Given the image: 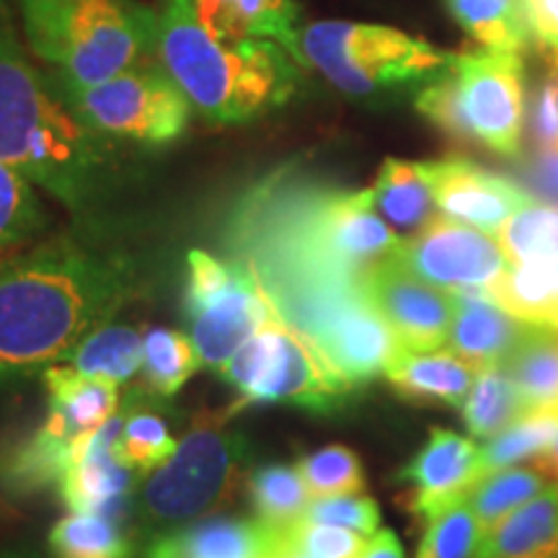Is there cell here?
I'll return each mask as SVG.
<instances>
[{"label":"cell","mask_w":558,"mask_h":558,"mask_svg":"<svg viewBox=\"0 0 558 558\" xmlns=\"http://www.w3.org/2000/svg\"><path fill=\"white\" fill-rule=\"evenodd\" d=\"M373 207L401 233H418L435 218V194L424 163L388 158L380 166L373 190Z\"/></svg>","instance_id":"cb8c5ba5"},{"label":"cell","mask_w":558,"mask_h":558,"mask_svg":"<svg viewBox=\"0 0 558 558\" xmlns=\"http://www.w3.org/2000/svg\"><path fill=\"white\" fill-rule=\"evenodd\" d=\"M179 442L171 437L169 427L153 411H130L117 458L132 471H156L177 452Z\"/></svg>","instance_id":"74e56055"},{"label":"cell","mask_w":558,"mask_h":558,"mask_svg":"<svg viewBox=\"0 0 558 558\" xmlns=\"http://www.w3.org/2000/svg\"><path fill=\"white\" fill-rule=\"evenodd\" d=\"M535 465H538V469L546 473L550 481H556L558 484V432H556L554 442L548 445V450L543 452L538 460H535Z\"/></svg>","instance_id":"f6af8a7d"},{"label":"cell","mask_w":558,"mask_h":558,"mask_svg":"<svg viewBox=\"0 0 558 558\" xmlns=\"http://www.w3.org/2000/svg\"><path fill=\"white\" fill-rule=\"evenodd\" d=\"M26 58L11 21L0 24V160L70 209L99 197L109 156Z\"/></svg>","instance_id":"3957f363"},{"label":"cell","mask_w":558,"mask_h":558,"mask_svg":"<svg viewBox=\"0 0 558 558\" xmlns=\"http://www.w3.org/2000/svg\"><path fill=\"white\" fill-rule=\"evenodd\" d=\"M32 52L54 81L94 86L158 52V13L132 0H16Z\"/></svg>","instance_id":"5b68a950"},{"label":"cell","mask_w":558,"mask_h":558,"mask_svg":"<svg viewBox=\"0 0 558 558\" xmlns=\"http://www.w3.org/2000/svg\"><path fill=\"white\" fill-rule=\"evenodd\" d=\"M300 520L347 527L369 538L380 527V507L367 494H339V497L313 499Z\"/></svg>","instance_id":"f35d334b"},{"label":"cell","mask_w":558,"mask_h":558,"mask_svg":"<svg viewBox=\"0 0 558 558\" xmlns=\"http://www.w3.org/2000/svg\"><path fill=\"white\" fill-rule=\"evenodd\" d=\"M522 9L538 45L558 60V0H522Z\"/></svg>","instance_id":"b9f144b4"},{"label":"cell","mask_w":558,"mask_h":558,"mask_svg":"<svg viewBox=\"0 0 558 558\" xmlns=\"http://www.w3.org/2000/svg\"><path fill=\"white\" fill-rule=\"evenodd\" d=\"M235 246L271 298L303 288L362 284L401 246L373 194L318 190L277 179L243 202Z\"/></svg>","instance_id":"6da1fadb"},{"label":"cell","mask_w":558,"mask_h":558,"mask_svg":"<svg viewBox=\"0 0 558 558\" xmlns=\"http://www.w3.org/2000/svg\"><path fill=\"white\" fill-rule=\"evenodd\" d=\"M452 295H456V318L448 339L452 352L478 369L505 365L525 331V320L501 308L488 292L469 290Z\"/></svg>","instance_id":"d6986e66"},{"label":"cell","mask_w":558,"mask_h":558,"mask_svg":"<svg viewBox=\"0 0 558 558\" xmlns=\"http://www.w3.org/2000/svg\"><path fill=\"white\" fill-rule=\"evenodd\" d=\"M558 432V409H533L512 422L497 437L486 439L481 448L484 458V471H505L520 465L522 460H538L548 445L554 442Z\"/></svg>","instance_id":"d6a6232c"},{"label":"cell","mask_w":558,"mask_h":558,"mask_svg":"<svg viewBox=\"0 0 558 558\" xmlns=\"http://www.w3.org/2000/svg\"><path fill=\"white\" fill-rule=\"evenodd\" d=\"M184 305L202 365L215 369L279 316L275 298L246 262H222L207 251L190 254Z\"/></svg>","instance_id":"7c38bea8"},{"label":"cell","mask_w":558,"mask_h":558,"mask_svg":"<svg viewBox=\"0 0 558 558\" xmlns=\"http://www.w3.org/2000/svg\"><path fill=\"white\" fill-rule=\"evenodd\" d=\"M282 541L292 548L303 550L313 558H360L365 548V535L337 525H318V522L298 520L292 525L277 530Z\"/></svg>","instance_id":"ab89813d"},{"label":"cell","mask_w":558,"mask_h":558,"mask_svg":"<svg viewBox=\"0 0 558 558\" xmlns=\"http://www.w3.org/2000/svg\"><path fill=\"white\" fill-rule=\"evenodd\" d=\"M478 367L456 352H407L401 349L386 369V378L401 399L418 407H463L469 399Z\"/></svg>","instance_id":"44dd1931"},{"label":"cell","mask_w":558,"mask_h":558,"mask_svg":"<svg viewBox=\"0 0 558 558\" xmlns=\"http://www.w3.org/2000/svg\"><path fill=\"white\" fill-rule=\"evenodd\" d=\"M360 558H407V554H403L399 535L390 527H383L375 535H369Z\"/></svg>","instance_id":"ee69618b"},{"label":"cell","mask_w":558,"mask_h":558,"mask_svg":"<svg viewBox=\"0 0 558 558\" xmlns=\"http://www.w3.org/2000/svg\"><path fill=\"white\" fill-rule=\"evenodd\" d=\"M295 469L308 486L311 497H339L365 492V469L357 452L347 445H326L298 460Z\"/></svg>","instance_id":"8d00e7d4"},{"label":"cell","mask_w":558,"mask_h":558,"mask_svg":"<svg viewBox=\"0 0 558 558\" xmlns=\"http://www.w3.org/2000/svg\"><path fill=\"white\" fill-rule=\"evenodd\" d=\"M525 173L533 192L550 207H558V148H535Z\"/></svg>","instance_id":"7bdbcfd3"},{"label":"cell","mask_w":558,"mask_h":558,"mask_svg":"<svg viewBox=\"0 0 558 558\" xmlns=\"http://www.w3.org/2000/svg\"><path fill=\"white\" fill-rule=\"evenodd\" d=\"M269 558H313V556L303 554V550H298V548H292L290 543L282 541V535H279L275 530V546H271Z\"/></svg>","instance_id":"bcb514c9"},{"label":"cell","mask_w":558,"mask_h":558,"mask_svg":"<svg viewBox=\"0 0 558 558\" xmlns=\"http://www.w3.org/2000/svg\"><path fill=\"white\" fill-rule=\"evenodd\" d=\"M9 21H11L9 3H5V0H0V24H9Z\"/></svg>","instance_id":"c3c4849f"},{"label":"cell","mask_w":558,"mask_h":558,"mask_svg":"<svg viewBox=\"0 0 558 558\" xmlns=\"http://www.w3.org/2000/svg\"><path fill=\"white\" fill-rule=\"evenodd\" d=\"M362 288L407 352H435L448 344L456 295L416 277L393 256L367 271Z\"/></svg>","instance_id":"9a60e30c"},{"label":"cell","mask_w":558,"mask_h":558,"mask_svg":"<svg viewBox=\"0 0 558 558\" xmlns=\"http://www.w3.org/2000/svg\"><path fill=\"white\" fill-rule=\"evenodd\" d=\"M450 16L486 50L522 52L530 45V26L522 0H445Z\"/></svg>","instance_id":"4316f807"},{"label":"cell","mask_w":558,"mask_h":558,"mask_svg":"<svg viewBox=\"0 0 558 558\" xmlns=\"http://www.w3.org/2000/svg\"><path fill=\"white\" fill-rule=\"evenodd\" d=\"M199 24L222 41H275L300 60L295 0H192Z\"/></svg>","instance_id":"ac0fdd59"},{"label":"cell","mask_w":558,"mask_h":558,"mask_svg":"<svg viewBox=\"0 0 558 558\" xmlns=\"http://www.w3.org/2000/svg\"><path fill=\"white\" fill-rule=\"evenodd\" d=\"M550 484L546 473L538 465H514V469L486 473L476 486L471 488L469 505L481 522L484 535L497 527L501 520L509 518L514 509L527 505Z\"/></svg>","instance_id":"f546056e"},{"label":"cell","mask_w":558,"mask_h":558,"mask_svg":"<svg viewBox=\"0 0 558 558\" xmlns=\"http://www.w3.org/2000/svg\"><path fill=\"white\" fill-rule=\"evenodd\" d=\"M393 259L448 292H488L507 271L505 251L492 235L445 215L401 239Z\"/></svg>","instance_id":"5bb4252c"},{"label":"cell","mask_w":558,"mask_h":558,"mask_svg":"<svg viewBox=\"0 0 558 558\" xmlns=\"http://www.w3.org/2000/svg\"><path fill=\"white\" fill-rule=\"evenodd\" d=\"M251 452L243 435L220 414H202L173 456L145 481L143 512L153 522H186L215 512L235 497Z\"/></svg>","instance_id":"9c48e42d"},{"label":"cell","mask_w":558,"mask_h":558,"mask_svg":"<svg viewBox=\"0 0 558 558\" xmlns=\"http://www.w3.org/2000/svg\"><path fill=\"white\" fill-rule=\"evenodd\" d=\"M73 465V442L52 435L41 424L37 435H32L24 445L11 452L9 460L0 469V481L5 492L26 497L52 484H60Z\"/></svg>","instance_id":"484cf974"},{"label":"cell","mask_w":558,"mask_h":558,"mask_svg":"<svg viewBox=\"0 0 558 558\" xmlns=\"http://www.w3.org/2000/svg\"><path fill=\"white\" fill-rule=\"evenodd\" d=\"M275 530L259 520L215 518L153 541L148 558H269Z\"/></svg>","instance_id":"7402d4cb"},{"label":"cell","mask_w":558,"mask_h":558,"mask_svg":"<svg viewBox=\"0 0 558 558\" xmlns=\"http://www.w3.org/2000/svg\"><path fill=\"white\" fill-rule=\"evenodd\" d=\"M54 558H130L132 541L114 522L94 514H68L50 530Z\"/></svg>","instance_id":"e575fe53"},{"label":"cell","mask_w":558,"mask_h":558,"mask_svg":"<svg viewBox=\"0 0 558 558\" xmlns=\"http://www.w3.org/2000/svg\"><path fill=\"white\" fill-rule=\"evenodd\" d=\"M128 295V264L78 243H47L0 262V378L68 357Z\"/></svg>","instance_id":"7a4b0ae2"},{"label":"cell","mask_w":558,"mask_h":558,"mask_svg":"<svg viewBox=\"0 0 558 558\" xmlns=\"http://www.w3.org/2000/svg\"><path fill=\"white\" fill-rule=\"evenodd\" d=\"M62 101L99 137L166 145L184 135L192 104L163 65H137L94 86L54 81Z\"/></svg>","instance_id":"8fae6325"},{"label":"cell","mask_w":558,"mask_h":558,"mask_svg":"<svg viewBox=\"0 0 558 558\" xmlns=\"http://www.w3.org/2000/svg\"><path fill=\"white\" fill-rule=\"evenodd\" d=\"M246 486L256 520L271 530H282L298 522L303 518L305 507L311 505V492L295 465H262L251 473Z\"/></svg>","instance_id":"4dcf8cb0"},{"label":"cell","mask_w":558,"mask_h":558,"mask_svg":"<svg viewBox=\"0 0 558 558\" xmlns=\"http://www.w3.org/2000/svg\"><path fill=\"white\" fill-rule=\"evenodd\" d=\"M484 530L469 505L460 499L456 505L427 520L416 558H478Z\"/></svg>","instance_id":"d590c367"},{"label":"cell","mask_w":558,"mask_h":558,"mask_svg":"<svg viewBox=\"0 0 558 558\" xmlns=\"http://www.w3.org/2000/svg\"><path fill=\"white\" fill-rule=\"evenodd\" d=\"M300 60L349 96L386 94L432 81L452 54L407 32L357 21H318L298 34Z\"/></svg>","instance_id":"52a82bcc"},{"label":"cell","mask_w":558,"mask_h":558,"mask_svg":"<svg viewBox=\"0 0 558 558\" xmlns=\"http://www.w3.org/2000/svg\"><path fill=\"white\" fill-rule=\"evenodd\" d=\"M45 386L50 393L45 427L68 442L104 427L120 407L114 380L88 378L73 367H47Z\"/></svg>","instance_id":"ffe728a7"},{"label":"cell","mask_w":558,"mask_h":558,"mask_svg":"<svg viewBox=\"0 0 558 558\" xmlns=\"http://www.w3.org/2000/svg\"><path fill=\"white\" fill-rule=\"evenodd\" d=\"M478 558H558V484L514 509L484 535Z\"/></svg>","instance_id":"603a6c76"},{"label":"cell","mask_w":558,"mask_h":558,"mask_svg":"<svg viewBox=\"0 0 558 558\" xmlns=\"http://www.w3.org/2000/svg\"><path fill=\"white\" fill-rule=\"evenodd\" d=\"M145 339L130 326H101L68 354L70 367L88 378L130 380L143 367Z\"/></svg>","instance_id":"83f0119b"},{"label":"cell","mask_w":558,"mask_h":558,"mask_svg":"<svg viewBox=\"0 0 558 558\" xmlns=\"http://www.w3.org/2000/svg\"><path fill=\"white\" fill-rule=\"evenodd\" d=\"M535 148H558V60L548 58V73L535 90L533 104Z\"/></svg>","instance_id":"60d3db41"},{"label":"cell","mask_w":558,"mask_h":558,"mask_svg":"<svg viewBox=\"0 0 558 558\" xmlns=\"http://www.w3.org/2000/svg\"><path fill=\"white\" fill-rule=\"evenodd\" d=\"M199 354L194 349L192 337L173 329H150L145 333V357H143V375L145 388L153 396L171 399L186 380L197 373Z\"/></svg>","instance_id":"1f68e13d"},{"label":"cell","mask_w":558,"mask_h":558,"mask_svg":"<svg viewBox=\"0 0 558 558\" xmlns=\"http://www.w3.org/2000/svg\"><path fill=\"white\" fill-rule=\"evenodd\" d=\"M45 220L32 181L0 160V262L16 256V251L45 228Z\"/></svg>","instance_id":"836d02e7"},{"label":"cell","mask_w":558,"mask_h":558,"mask_svg":"<svg viewBox=\"0 0 558 558\" xmlns=\"http://www.w3.org/2000/svg\"><path fill=\"white\" fill-rule=\"evenodd\" d=\"M509 380L522 403L533 409H558V329L548 324H525V331L505 360Z\"/></svg>","instance_id":"d4e9b609"},{"label":"cell","mask_w":558,"mask_h":558,"mask_svg":"<svg viewBox=\"0 0 558 558\" xmlns=\"http://www.w3.org/2000/svg\"><path fill=\"white\" fill-rule=\"evenodd\" d=\"M424 169L439 213L481 233H499L512 215L533 205L518 184L465 158L427 160Z\"/></svg>","instance_id":"e0dca14e"},{"label":"cell","mask_w":558,"mask_h":558,"mask_svg":"<svg viewBox=\"0 0 558 558\" xmlns=\"http://www.w3.org/2000/svg\"><path fill=\"white\" fill-rule=\"evenodd\" d=\"M0 558H41V556L29 554V550H5V554H0Z\"/></svg>","instance_id":"7dc6e473"},{"label":"cell","mask_w":558,"mask_h":558,"mask_svg":"<svg viewBox=\"0 0 558 558\" xmlns=\"http://www.w3.org/2000/svg\"><path fill=\"white\" fill-rule=\"evenodd\" d=\"M218 373L241 396L230 414L248 403H292L326 414L352 393L282 313L262 326Z\"/></svg>","instance_id":"30bf717a"},{"label":"cell","mask_w":558,"mask_h":558,"mask_svg":"<svg viewBox=\"0 0 558 558\" xmlns=\"http://www.w3.org/2000/svg\"><path fill=\"white\" fill-rule=\"evenodd\" d=\"M416 109L456 143H478L512 158L525 122L522 54L469 50L418 90Z\"/></svg>","instance_id":"8992f818"},{"label":"cell","mask_w":558,"mask_h":558,"mask_svg":"<svg viewBox=\"0 0 558 558\" xmlns=\"http://www.w3.org/2000/svg\"><path fill=\"white\" fill-rule=\"evenodd\" d=\"M158 58L194 111L213 124H241L290 99L298 70L275 41H222L199 24L192 0H163Z\"/></svg>","instance_id":"277c9868"},{"label":"cell","mask_w":558,"mask_h":558,"mask_svg":"<svg viewBox=\"0 0 558 558\" xmlns=\"http://www.w3.org/2000/svg\"><path fill=\"white\" fill-rule=\"evenodd\" d=\"M463 422L473 437L492 439L527 414L520 390L501 365L481 367L463 407Z\"/></svg>","instance_id":"f1b7e54d"},{"label":"cell","mask_w":558,"mask_h":558,"mask_svg":"<svg viewBox=\"0 0 558 558\" xmlns=\"http://www.w3.org/2000/svg\"><path fill=\"white\" fill-rule=\"evenodd\" d=\"M279 313L311 341L341 386L357 390L386 375L401 352L386 318L369 303L362 284L303 288L275 298Z\"/></svg>","instance_id":"ba28073f"},{"label":"cell","mask_w":558,"mask_h":558,"mask_svg":"<svg viewBox=\"0 0 558 558\" xmlns=\"http://www.w3.org/2000/svg\"><path fill=\"white\" fill-rule=\"evenodd\" d=\"M499 246L512 267L488 295L525 324L558 329V207L520 209L499 230Z\"/></svg>","instance_id":"4fadbf2b"},{"label":"cell","mask_w":558,"mask_h":558,"mask_svg":"<svg viewBox=\"0 0 558 558\" xmlns=\"http://www.w3.org/2000/svg\"><path fill=\"white\" fill-rule=\"evenodd\" d=\"M486 476L481 448L471 437L445 427H432L424 448L399 473L407 484V507L418 520H432Z\"/></svg>","instance_id":"2e32d148"}]
</instances>
